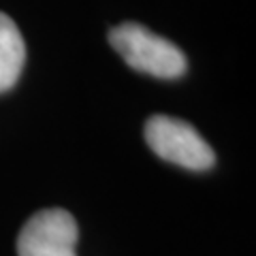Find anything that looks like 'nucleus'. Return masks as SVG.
Here are the masks:
<instances>
[{"instance_id": "1", "label": "nucleus", "mask_w": 256, "mask_h": 256, "mask_svg": "<svg viewBox=\"0 0 256 256\" xmlns=\"http://www.w3.org/2000/svg\"><path fill=\"white\" fill-rule=\"evenodd\" d=\"M111 47L130 68L158 79H178L186 73L188 62L178 45L154 34L150 28L126 22L109 30Z\"/></svg>"}, {"instance_id": "2", "label": "nucleus", "mask_w": 256, "mask_h": 256, "mask_svg": "<svg viewBox=\"0 0 256 256\" xmlns=\"http://www.w3.org/2000/svg\"><path fill=\"white\" fill-rule=\"evenodd\" d=\"M146 141L156 156L190 171H207L216 162L212 146L180 118L152 116L146 124Z\"/></svg>"}, {"instance_id": "3", "label": "nucleus", "mask_w": 256, "mask_h": 256, "mask_svg": "<svg viewBox=\"0 0 256 256\" xmlns=\"http://www.w3.org/2000/svg\"><path fill=\"white\" fill-rule=\"evenodd\" d=\"M79 228L66 210H43L24 224L18 237L20 256H77Z\"/></svg>"}, {"instance_id": "4", "label": "nucleus", "mask_w": 256, "mask_h": 256, "mask_svg": "<svg viewBox=\"0 0 256 256\" xmlns=\"http://www.w3.org/2000/svg\"><path fill=\"white\" fill-rule=\"evenodd\" d=\"M26 62V45L22 32L9 15L0 13V94L11 90Z\"/></svg>"}]
</instances>
